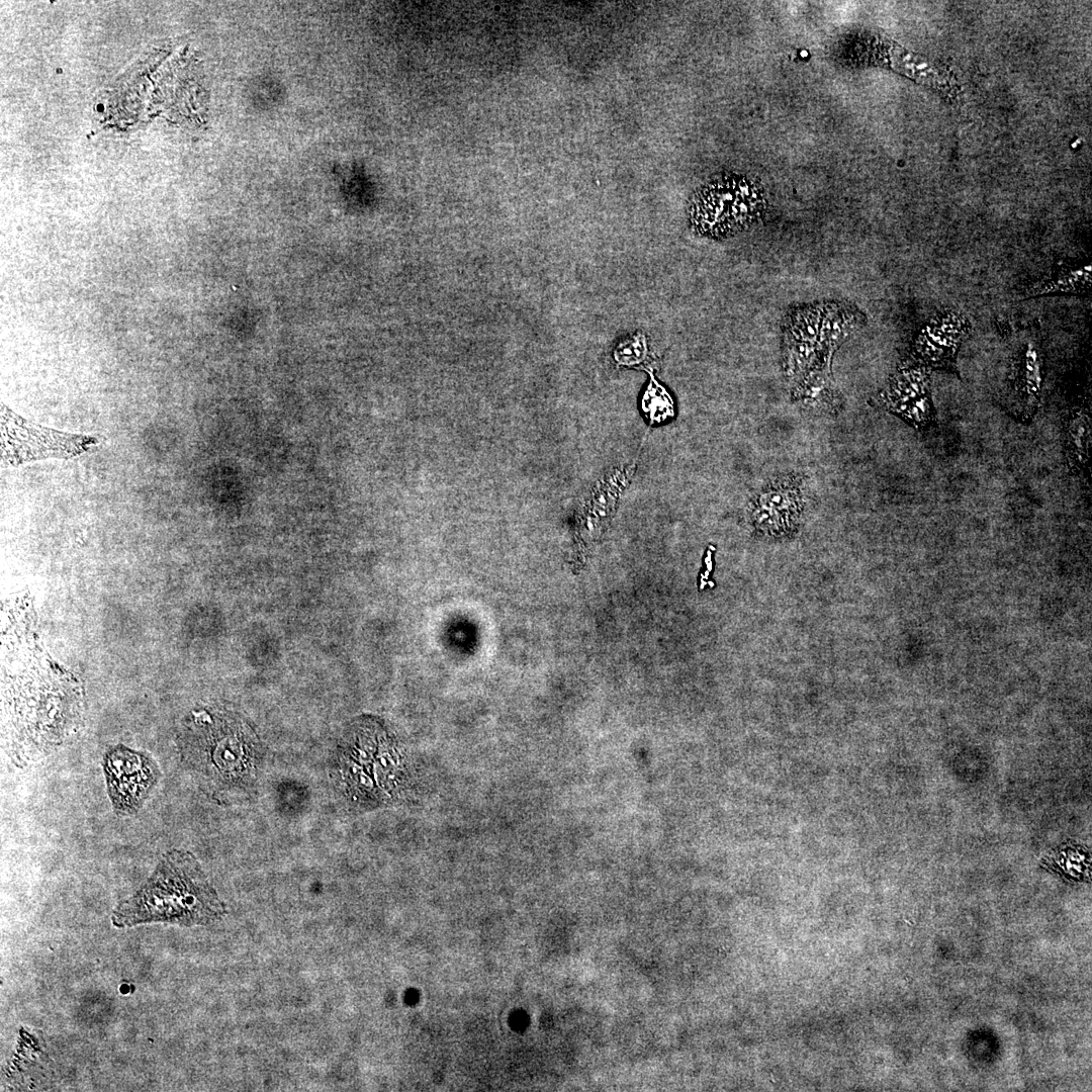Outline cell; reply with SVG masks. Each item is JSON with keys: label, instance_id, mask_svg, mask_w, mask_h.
Here are the masks:
<instances>
[{"label": "cell", "instance_id": "cell-1", "mask_svg": "<svg viewBox=\"0 0 1092 1092\" xmlns=\"http://www.w3.org/2000/svg\"><path fill=\"white\" fill-rule=\"evenodd\" d=\"M180 761L200 790L220 805L256 794L263 748L249 725L230 713L193 712L179 734Z\"/></svg>", "mask_w": 1092, "mask_h": 1092}, {"label": "cell", "instance_id": "cell-2", "mask_svg": "<svg viewBox=\"0 0 1092 1092\" xmlns=\"http://www.w3.org/2000/svg\"><path fill=\"white\" fill-rule=\"evenodd\" d=\"M226 913L224 903L189 851L165 852L148 881L112 913L116 927L167 922L206 925Z\"/></svg>", "mask_w": 1092, "mask_h": 1092}, {"label": "cell", "instance_id": "cell-3", "mask_svg": "<svg viewBox=\"0 0 1092 1092\" xmlns=\"http://www.w3.org/2000/svg\"><path fill=\"white\" fill-rule=\"evenodd\" d=\"M379 734L352 731L330 760V778L337 794L357 807H377L395 799L399 790V760Z\"/></svg>", "mask_w": 1092, "mask_h": 1092}, {"label": "cell", "instance_id": "cell-4", "mask_svg": "<svg viewBox=\"0 0 1092 1092\" xmlns=\"http://www.w3.org/2000/svg\"><path fill=\"white\" fill-rule=\"evenodd\" d=\"M763 196L742 177H726L705 185L693 199L691 222L697 233L719 238L747 228L761 212Z\"/></svg>", "mask_w": 1092, "mask_h": 1092}, {"label": "cell", "instance_id": "cell-5", "mask_svg": "<svg viewBox=\"0 0 1092 1092\" xmlns=\"http://www.w3.org/2000/svg\"><path fill=\"white\" fill-rule=\"evenodd\" d=\"M97 443L92 436L42 427L1 404V459L7 465L47 458H73L86 453Z\"/></svg>", "mask_w": 1092, "mask_h": 1092}, {"label": "cell", "instance_id": "cell-6", "mask_svg": "<svg viewBox=\"0 0 1092 1092\" xmlns=\"http://www.w3.org/2000/svg\"><path fill=\"white\" fill-rule=\"evenodd\" d=\"M102 768L108 798L119 817L135 815L161 778L159 764L152 755L121 744L107 749Z\"/></svg>", "mask_w": 1092, "mask_h": 1092}, {"label": "cell", "instance_id": "cell-7", "mask_svg": "<svg viewBox=\"0 0 1092 1092\" xmlns=\"http://www.w3.org/2000/svg\"><path fill=\"white\" fill-rule=\"evenodd\" d=\"M806 479L801 473L780 475L766 482L750 500L749 515L755 529L781 537L797 531L809 502Z\"/></svg>", "mask_w": 1092, "mask_h": 1092}, {"label": "cell", "instance_id": "cell-8", "mask_svg": "<svg viewBox=\"0 0 1092 1092\" xmlns=\"http://www.w3.org/2000/svg\"><path fill=\"white\" fill-rule=\"evenodd\" d=\"M1036 331L1030 327L1019 334L1004 395L1006 411L1023 424L1032 421L1036 414L1044 376L1043 355Z\"/></svg>", "mask_w": 1092, "mask_h": 1092}, {"label": "cell", "instance_id": "cell-9", "mask_svg": "<svg viewBox=\"0 0 1092 1092\" xmlns=\"http://www.w3.org/2000/svg\"><path fill=\"white\" fill-rule=\"evenodd\" d=\"M878 403L910 427L925 432L936 426L931 396V370L906 361L879 393Z\"/></svg>", "mask_w": 1092, "mask_h": 1092}, {"label": "cell", "instance_id": "cell-10", "mask_svg": "<svg viewBox=\"0 0 1092 1092\" xmlns=\"http://www.w3.org/2000/svg\"><path fill=\"white\" fill-rule=\"evenodd\" d=\"M971 328L969 320L962 312L953 309L937 312L914 336L908 362L960 377L958 353Z\"/></svg>", "mask_w": 1092, "mask_h": 1092}, {"label": "cell", "instance_id": "cell-11", "mask_svg": "<svg viewBox=\"0 0 1092 1092\" xmlns=\"http://www.w3.org/2000/svg\"><path fill=\"white\" fill-rule=\"evenodd\" d=\"M1091 272L1090 261L1061 260L1048 274L1027 285L1021 297L1055 294L1088 295L1091 293Z\"/></svg>", "mask_w": 1092, "mask_h": 1092}, {"label": "cell", "instance_id": "cell-12", "mask_svg": "<svg viewBox=\"0 0 1092 1092\" xmlns=\"http://www.w3.org/2000/svg\"><path fill=\"white\" fill-rule=\"evenodd\" d=\"M1065 458L1070 472L1086 474L1089 470L1091 419L1085 407L1073 408L1065 423Z\"/></svg>", "mask_w": 1092, "mask_h": 1092}, {"label": "cell", "instance_id": "cell-13", "mask_svg": "<svg viewBox=\"0 0 1092 1092\" xmlns=\"http://www.w3.org/2000/svg\"><path fill=\"white\" fill-rule=\"evenodd\" d=\"M643 408L651 418H666L672 415V400L668 393L656 381L651 380L643 396Z\"/></svg>", "mask_w": 1092, "mask_h": 1092}, {"label": "cell", "instance_id": "cell-14", "mask_svg": "<svg viewBox=\"0 0 1092 1092\" xmlns=\"http://www.w3.org/2000/svg\"><path fill=\"white\" fill-rule=\"evenodd\" d=\"M648 347L644 335L636 334L622 341L615 350L614 357L623 365H635L647 359Z\"/></svg>", "mask_w": 1092, "mask_h": 1092}]
</instances>
